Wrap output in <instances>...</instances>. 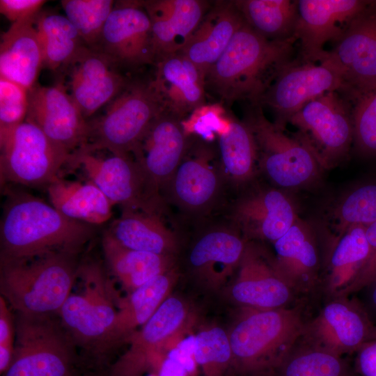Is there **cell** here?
<instances>
[{
  "instance_id": "6da1fadb",
  "label": "cell",
  "mask_w": 376,
  "mask_h": 376,
  "mask_svg": "<svg viewBox=\"0 0 376 376\" xmlns=\"http://www.w3.org/2000/svg\"><path fill=\"white\" fill-rule=\"evenodd\" d=\"M0 222V260L33 258L53 252L79 254L96 226L70 219L26 192L7 189Z\"/></svg>"
},
{
  "instance_id": "7a4b0ae2",
  "label": "cell",
  "mask_w": 376,
  "mask_h": 376,
  "mask_svg": "<svg viewBox=\"0 0 376 376\" xmlns=\"http://www.w3.org/2000/svg\"><path fill=\"white\" fill-rule=\"evenodd\" d=\"M296 36L269 40L244 24L207 72L205 88L231 104L238 100L257 104L279 72L292 61Z\"/></svg>"
},
{
  "instance_id": "3957f363",
  "label": "cell",
  "mask_w": 376,
  "mask_h": 376,
  "mask_svg": "<svg viewBox=\"0 0 376 376\" xmlns=\"http://www.w3.org/2000/svg\"><path fill=\"white\" fill-rule=\"evenodd\" d=\"M78 256L53 252L25 259L0 260V296L13 313L58 314L78 278Z\"/></svg>"
},
{
  "instance_id": "277c9868",
  "label": "cell",
  "mask_w": 376,
  "mask_h": 376,
  "mask_svg": "<svg viewBox=\"0 0 376 376\" xmlns=\"http://www.w3.org/2000/svg\"><path fill=\"white\" fill-rule=\"evenodd\" d=\"M246 309L228 332L235 375L274 376L302 336L305 323L294 309Z\"/></svg>"
},
{
  "instance_id": "5b68a950",
  "label": "cell",
  "mask_w": 376,
  "mask_h": 376,
  "mask_svg": "<svg viewBox=\"0 0 376 376\" xmlns=\"http://www.w3.org/2000/svg\"><path fill=\"white\" fill-rule=\"evenodd\" d=\"M12 362L3 376H81V355L58 314L14 313Z\"/></svg>"
},
{
  "instance_id": "8992f818",
  "label": "cell",
  "mask_w": 376,
  "mask_h": 376,
  "mask_svg": "<svg viewBox=\"0 0 376 376\" xmlns=\"http://www.w3.org/2000/svg\"><path fill=\"white\" fill-rule=\"evenodd\" d=\"M149 81H131L107 105L102 115L89 120L85 144L72 154L108 150L129 156L151 122L164 112Z\"/></svg>"
},
{
  "instance_id": "52a82bcc",
  "label": "cell",
  "mask_w": 376,
  "mask_h": 376,
  "mask_svg": "<svg viewBox=\"0 0 376 376\" xmlns=\"http://www.w3.org/2000/svg\"><path fill=\"white\" fill-rule=\"evenodd\" d=\"M79 276L82 290L70 293L58 315L84 360L97 366L102 345L116 316L118 300L97 262L81 263Z\"/></svg>"
},
{
  "instance_id": "ba28073f",
  "label": "cell",
  "mask_w": 376,
  "mask_h": 376,
  "mask_svg": "<svg viewBox=\"0 0 376 376\" xmlns=\"http://www.w3.org/2000/svg\"><path fill=\"white\" fill-rule=\"evenodd\" d=\"M253 134L258 168L275 186L297 189L315 182L322 169L311 147L299 136L269 121L258 104H251L244 120Z\"/></svg>"
},
{
  "instance_id": "9c48e42d",
  "label": "cell",
  "mask_w": 376,
  "mask_h": 376,
  "mask_svg": "<svg viewBox=\"0 0 376 376\" xmlns=\"http://www.w3.org/2000/svg\"><path fill=\"white\" fill-rule=\"evenodd\" d=\"M70 157L39 127L26 120L0 131L1 184L47 187L59 177L60 170Z\"/></svg>"
},
{
  "instance_id": "30bf717a",
  "label": "cell",
  "mask_w": 376,
  "mask_h": 376,
  "mask_svg": "<svg viewBox=\"0 0 376 376\" xmlns=\"http://www.w3.org/2000/svg\"><path fill=\"white\" fill-rule=\"evenodd\" d=\"M228 185L218 149L212 143L191 137L189 148L162 191L171 203L190 217L199 218L219 204Z\"/></svg>"
},
{
  "instance_id": "8fae6325",
  "label": "cell",
  "mask_w": 376,
  "mask_h": 376,
  "mask_svg": "<svg viewBox=\"0 0 376 376\" xmlns=\"http://www.w3.org/2000/svg\"><path fill=\"white\" fill-rule=\"evenodd\" d=\"M67 165L81 167L113 205L122 210L162 214L165 203L155 191L144 171L131 156L72 154Z\"/></svg>"
},
{
  "instance_id": "7c38bea8",
  "label": "cell",
  "mask_w": 376,
  "mask_h": 376,
  "mask_svg": "<svg viewBox=\"0 0 376 376\" xmlns=\"http://www.w3.org/2000/svg\"><path fill=\"white\" fill-rule=\"evenodd\" d=\"M288 122L311 147L322 168L344 159L354 143L351 107L334 92L323 94L306 104Z\"/></svg>"
},
{
  "instance_id": "4fadbf2b",
  "label": "cell",
  "mask_w": 376,
  "mask_h": 376,
  "mask_svg": "<svg viewBox=\"0 0 376 376\" xmlns=\"http://www.w3.org/2000/svg\"><path fill=\"white\" fill-rule=\"evenodd\" d=\"M188 304L181 298L168 297L150 318L127 340L128 350L111 367L110 376H141L157 373L169 343L183 332L190 321Z\"/></svg>"
},
{
  "instance_id": "5bb4252c",
  "label": "cell",
  "mask_w": 376,
  "mask_h": 376,
  "mask_svg": "<svg viewBox=\"0 0 376 376\" xmlns=\"http://www.w3.org/2000/svg\"><path fill=\"white\" fill-rule=\"evenodd\" d=\"M340 74L329 63L292 61L276 75L257 104L269 108L274 123L285 127L289 118L312 100L329 92H343Z\"/></svg>"
},
{
  "instance_id": "9a60e30c",
  "label": "cell",
  "mask_w": 376,
  "mask_h": 376,
  "mask_svg": "<svg viewBox=\"0 0 376 376\" xmlns=\"http://www.w3.org/2000/svg\"><path fill=\"white\" fill-rule=\"evenodd\" d=\"M376 6V1L297 0L295 36L300 42L302 61L320 62L324 45L336 41L356 19Z\"/></svg>"
},
{
  "instance_id": "2e32d148",
  "label": "cell",
  "mask_w": 376,
  "mask_h": 376,
  "mask_svg": "<svg viewBox=\"0 0 376 376\" xmlns=\"http://www.w3.org/2000/svg\"><path fill=\"white\" fill-rule=\"evenodd\" d=\"M94 50L107 55L120 68L155 63L150 20L141 1H115Z\"/></svg>"
},
{
  "instance_id": "e0dca14e",
  "label": "cell",
  "mask_w": 376,
  "mask_h": 376,
  "mask_svg": "<svg viewBox=\"0 0 376 376\" xmlns=\"http://www.w3.org/2000/svg\"><path fill=\"white\" fill-rule=\"evenodd\" d=\"M25 120L71 155L87 139L88 123L61 83L52 86L36 84L28 91Z\"/></svg>"
},
{
  "instance_id": "ac0fdd59",
  "label": "cell",
  "mask_w": 376,
  "mask_h": 376,
  "mask_svg": "<svg viewBox=\"0 0 376 376\" xmlns=\"http://www.w3.org/2000/svg\"><path fill=\"white\" fill-rule=\"evenodd\" d=\"M311 322L302 337L308 345L341 357L357 352L374 327L367 313L346 296L333 297Z\"/></svg>"
},
{
  "instance_id": "d6986e66",
  "label": "cell",
  "mask_w": 376,
  "mask_h": 376,
  "mask_svg": "<svg viewBox=\"0 0 376 376\" xmlns=\"http://www.w3.org/2000/svg\"><path fill=\"white\" fill-rule=\"evenodd\" d=\"M203 228L190 246L187 265L198 283L217 289L238 269L247 240L230 224Z\"/></svg>"
},
{
  "instance_id": "ffe728a7",
  "label": "cell",
  "mask_w": 376,
  "mask_h": 376,
  "mask_svg": "<svg viewBox=\"0 0 376 376\" xmlns=\"http://www.w3.org/2000/svg\"><path fill=\"white\" fill-rule=\"evenodd\" d=\"M230 224L246 239L275 242L298 219L295 205L281 189L258 187L241 195L230 211Z\"/></svg>"
},
{
  "instance_id": "44dd1931",
  "label": "cell",
  "mask_w": 376,
  "mask_h": 376,
  "mask_svg": "<svg viewBox=\"0 0 376 376\" xmlns=\"http://www.w3.org/2000/svg\"><path fill=\"white\" fill-rule=\"evenodd\" d=\"M190 141L191 137L183 131L181 120L164 111L151 122L131 152L130 155L142 168L161 197Z\"/></svg>"
},
{
  "instance_id": "7402d4cb",
  "label": "cell",
  "mask_w": 376,
  "mask_h": 376,
  "mask_svg": "<svg viewBox=\"0 0 376 376\" xmlns=\"http://www.w3.org/2000/svg\"><path fill=\"white\" fill-rule=\"evenodd\" d=\"M230 289L232 299L246 308L271 310L285 308L293 290L278 271L273 256L247 242Z\"/></svg>"
},
{
  "instance_id": "603a6c76",
  "label": "cell",
  "mask_w": 376,
  "mask_h": 376,
  "mask_svg": "<svg viewBox=\"0 0 376 376\" xmlns=\"http://www.w3.org/2000/svg\"><path fill=\"white\" fill-rule=\"evenodd\" d=\"M103 53L84 47L66 67L70 94L86 119L111 102L130 81Z\"/></svg>"
},
{
  "instance_id": "cb8c5ba5",
  "label": "cell",
  "mask_w": 376,
  "mask_h": 376,
  "mask_svg": "<svg viewBox=\"0 0 376 376\" xmlns=\"http://www.w3.org/2000/svg\"><path fill=\"white\" fill-rule=\"evenodd\" d=\"M150 84L164 112L180 120L205 104V76L182 52L156 60Z\"/></svg>"
},
{
  "instance_id": "d4e9b609",
  "label": "cell",
  "mask_w": 376,
  "mask_h": 376,
  "mask_svg": "<svg viewBox=\"0 0 376 376\" xmlns=\"http://www.w3.org/2000/svg\"><path fill=\"white\" fill-rule=\"evenodd\" d=\"M368 13L352 22L321 59L340 74L343 93L376 81V25Z\"/></svg>"
},
{
  "instance_id": "484cf974",
  "label": "cell",
  "mask_w": 376,
  "mask_h": 376,
  "mask_svg": "<svg viewBox=\"0 0 376 376\" xmlns=\"http://www.w3.org/2000/svg\"><path fill=\"white\" fill-rule=\"evenodd\" d=\"M178 278L175 267L118 300L116 316L102 345L98 366L104 365L109 354L150 318L170 296Z\"/></svg>"
},
{
  "instance_id": "4316f807",
  "label": "cell",
  "mask_w": 376,
  "mask_h": 376,
  "mask_svg": "<svg viewBox=\"0 0 376 376\" xmlns=\"http://www.w3.org/2000/svg\"><path fill=\"white\" fill-rule=\"evenodd\" d=\"M141 3L150 20L156 60L180 52L207 11L206 3L199 0H148Z\"/></svg>"
},
{
  "instance_id": "83f0119b",
  "label": "cell",
  "mask_w": 376,
  "mask_h": 376,
  "mask_svg": "<svg viewBox=\"0 0 376 376\" xmlns=\"http://www.w3.org/2000/svg\"><path fill=\"white\" fill-rule=\"evenodd\" d=\"M275 265L293 290L308 292L318 283L320 255L315 234L299 217L290 229L273 242Z\"/></svg>"
},
{
  "instance_id": "f1b7e54d",
  "label": "cell",
  "mask_w": 376,
  "mask_h": 376,
  "mask_svg": "<svg viewBox=\"0 0 376 376\" xmlns=\"http://www.w3.org/2000/svg\"><path fill=\"white\" fill-rule=\"evenodd\" d=\"M244 20L234 1H219L206 12L180 51L205 76L227 48Z\"/></svg>"
},
{
  "instance_id": "f546056e",
  "label": "cell",
  "mask_w": 376,
  "mask_h": 376,
  "mask_svg": "<svg viewBox=\"0 0 376 376\" xmlns=\"http://www.w3.org/2000/svg\"><path fill=\"white\" fill-rule=\"evenodd\" d=\"M36 17L12 23L1 36L0 77L27 91L36 84L40 70L43 67L42 50L35 26Z\"/></svg>"
},
{
  "instance_id": "4dcf8cb0",
  "label": "cell",
  "mask_w": 376,
  "mask_h": 376,
  "mask_svg": "<svg viewBox=\"0 0 376 376\" xmlns=\"http://www.w3.org/2000/svg\"><path fill=\"white\" fill-rule=\"evenodd\" d=\"M107 231L122 246L133 250L176 257L180 249L178 235L159 214L123 210Z\"/></svg>"
},
{
  "instance_id": "1f68e13d",
  "label": "cell",
  "mask_w": 376,
  "mask_h": 376,
  "mask_svg": "<svg viewBox=\"0 0 376 376\" xmlns=\"http://www.w3.org/2000/svg\"><path fill=\"white\" fill-rule=\"evenodd\" d=\"M102 247L108 268L127 294L175 267L176 257L126 248L107 230L102 235Z\"/></svg>"
},
{
  "instance_id": "d6a6232c",
  "label": "cell",
  "mask_w": 376,
  "mask_h": 376,
  "mask_svg": "<svg viewBox=\"0 0 376 376\" xmlns=\"http://www.w3.org/2000/svg\"><path fill=\"white\" fill-rule=\"evenodd\" d=\"M51 205L65 217L94 226L112 216L113 204L91 180H67L60 176L47 187Z\"/></svg>"
},
{
  "instance_id": "836d02e7",
  "label": "cell",
  "mask_w": 376,
  "mask_h": 376,
  "mask_svg": "<svg viewBox=\"0 0 376 376\" xmlns=\"http://www.w3.org/2000/svg\"><path fill=\"white\" fill-rule=\"evenodd\" d=\"M370 253L365 226H351L338 234L327 264L325 285L328 294L332 297L345 296L366 265Z\"/></svg>"
},
{
  "instance_id": "e575fe53",
  "label": "cell",
  "mask_w": 376,
  "mask_h": 376,
  "mask_svg": "<svg viewBox=\"0 0 376 376\" xmlns=\"http://www.w3.org/2000/svg\"><path fill=\"white\" fill-rule=\"evenodd\" d=\"M218 151L228 185L239 187L254 178L258 171L256 144L244 120L231 116L229 127L218 138Z\"/></svg>"
},
{
  "instance_id": "d590c367",
  "label": "cell",
  "mask_w": 376,
  "mask_h": 376,
  "mask_svg": "<svg viewBox=\"0 0 376 376\" xmlns=\"http://www.w3.org/2000/svg\"><path fill=\"white\" fill-rule=\"evenodd\" d=\"M244 22L257 33L269 40L283 41L295 36L297 1H234Z\"/></svg>"
},
{
  "instance_id": "8d00e7d4",
  "label": "cell",
  "mask_w": 376,
  "mask_h": 376,
  "mask_svg": "<svg viewBox=\"0 0 376 376\" xmlns=\"http://www.w3.org/2000/svg\"><path fill=\"white\" fill-rule=\"evenodd\" d=\"M35 26L42 50L43 67L51 70L66 68L86 46L65 16L40 12Z\"/></svg>"
},
{
  "instance_id": "74e56055",
  "label": "cell",
  "mask_w": 376,
  "mask_h": 376,
  "mask_svg": "<svg viewBox=\"0 0 376 376\" xmlns=\"http://www.w3.org/2000/svg\"><path fill=\"white\" fill-rule=\"evenodd\" d=\"M194 358L202 376L235 374L228 333L219 327L205 328L195 335Z\"/></svg>"
},
{
  "instance_id": "f35d334b",
  "label": "cell",
  "mask_w": 376,
  "mask_h": 376,
  "mask_svg": "<svg viewBox=\"0 0 376 376\" xmlns=\"http://www.w3.org/2000/svg\"><path fill=\"white\" fill-rule=\"evenodd\" d=\"M345 94L352 116L354 143L367 157H376V81Z\"/></svg>"
},
{
  "instance_id": "ab89813d",
  "label": "cell",
  "mask_w": 376,
  "mask_h": 376,
  "mask_svg": "<svg viewBox=\"0 0 376 376\" xmlns=\"http://www.w3.org/2000/svg\"><path fill=\"white\" fill-rule=\"evenodd\" d=\"M112 0H63L65 17L79 32L86 45L96 49L105 23L113 8Z\"/></svg>"
},
{
  "instance_id": "60d3db41",
  "label": "cell",
  "mask_w": 376,
  "mask_h": 376,
  "mask_svg": "<svg viewBox=\"0 0 376 376\" xmlns=\"http://www.w3.org/2000/svg\"><path fill=\"white\" fill-rule=\"evenodd\" d=\"M277 373L280 376H350L341 357L308 345L292 350Z\"/></svg>"
},
{
  "instance_id": "b9f144b4",
  "label": "cell",
  "mask_w": 376,
  "mask_h": 376,
  "mask_svg": "<svg viewBox=\"0 0 376 376\" xmlns=\"http://www.w3.org/2000/svg\"><path fill=\"white\" fill-rule=\"evenodd\" d=\"M332 217L338 234L354 226H368L376 221V183L361 185L336 205Z\"/></svg>"
},
{
  "instance_id": "7bdbcfd3",
  "label": "cell",
  "mask_w": 376,
  "mask_h": 376,
  "mask_svg": "<svg viewBox=\"0 0 376 376\" xmlns=\"http://www.w3.org/2000/svg\"><path fill=\"white\" fill-rule=\"evenodd\" d=\"M230 118L220 104H203L181 120V125L187 137L214 143L228 130Z\"/></svg>"
},
{
  "instance_id": "ee69618b",
  "label": "cell",
  "mask_w": 376,
  "mask_h": 376,
  "mask_svg": "<svg viewBox=\"0 0 376 376\" xmlns=\"http://www.w3.org/2000/svg\"><path fill=\"white\" fill-rule=\"evenodd\" d=\"M28 91L0 77V131L13 128L25 121Z\"/></svg>"
},
{
  "instance_id": "f6af8a7d",
  "label": "cell",
  "mask_w": 376,
  "mask_h": 376,
  "mask_svg": "<svg viewBox=\"0 0 376 376\" xmlns=\"http://www.w3.org/2000/svg\"><path fill=\"white\" fill-rule=\"evenodd\" d=\"M15 340V315L5 299L0 296V374L9 368Z\"/></svg>"
},
{
  "instance_id": "bcb514c9",
  "label": "cell",
  "mask_w": 376,
  "mask_h": 376,
  "mask_svg": "<svg viewBox=\"0 0 376 376\" xmlns=\"http://www.w3.org/2000/svg\"><path fill=\"white\" fill-rule=\"evenodd\" d=\"M366 235L370 248V256L345 296L369 286L376 279V221L366 227Z\"/></svg>"
},
{
  "instance_id": "7dc6e473",
  "label": "cell",
  "mask_w": 376,
  "mask_h": 376,
  "mask_svg": "<svg viewBox=\"0 0 376 376\" xmlns=\"http://www.w3.org/2000/svg\"><path fill=\"white\" fill-rule=\"evenodd\" d=\"M45 3L43 0H1L0 12L14 23L36 17Z\"/></svg>"
},
{
  "instance_id": "c3c4849f",
  "label": "cell",
  "mask_w": 376,
  "mask_h": 376,
  "mask_svg": "<svg viewBox=\"0 0 376 376\" xmlns=\"http://www.w3.org/2000/svg\"><path fill=\"white\" fill-rule=\"evenodd\" d=\"M195 335H189L173 346L166 356L182 365L191 376H198L199 369L194 358Z\"/></svg>"
},
{
  "instance_id": "681fc988",
  "label": "cell",
  "mask_w": 376,
  "mask_h": 376,
  "mask_svg": "<svg viewBox=\"0 0 376 376\" xmlns=\"http://www.w3.org/2000/svg\"><path fill=\"white\" fill-rule=\"evenodd\" d=\"M357 364L361 375H376V338L366 342L359 348Z\"/></svg>"
},
{
  "instance_id": "f907efd6",
  "label": "cell",
  "mask_w": 376,
  "mask_h": 376,
  "mask_svg": "<svg viewBox=\"0 0 376 376\" xmlns=\"http://www.w3.org/2000/svg\"><path fill=\"white\" fill-rule=\"evenodd\" d=\"M157 374L159 376H191L182 365L166 355L159 366Z\"/></svg>"
},
{
  "instance_id": "816d5d0a",
  "label": "cell",
  "mask_w": 376,
  "mask_h": 376,
  "mask_svg": "<svg viewBox=\"0 0 376 376\" xmlns=\"http://www.w3.org/2000/svg\"><path fill=\"white\" fill-rule=\"evenodd\" d=\"M369 286L371 288L370 300L376 309V279Z\"/></svg>"
},
{
  "instance_id": "f5cc1de1",
  "label": "cell",
  "mask_w": 376,
  "mask_h": 376,
  "mask_svg": "<svg viewBox=\"0 0 376 376\" xmlns=\"http://www.w3.org/2000/svg\"><path fill=\"white\" fill-rule=\"evenodd\" d=\"M368 16L376 25V6L369 11Z\"/></svg>"
},
{
  "instance_id": "db71d44e",
  "label": "cell",
  "mask_w": 376,
  "mask_h": 376,
  "mask_svg": "<svg viewBox=\"0 0 376 376\" xmlns=\"http://www.w3.org/2000/svg\"><path fill=\"white\" fill-rule=\"evenodd\" d=\"M81 376H109V375L104 374V373H99L97 372L96 373H90L86 374H82Z\"/></svg>"
},
{
  "instance_id": "11a10c76",
  "label": "cell",
  "mask_w": 376,
  "mask_h": 376,
  "mask_svg": "<svg viewBox=\"0 0 376 376\" xmlns=\"http://www.w3.org/2000/svg\"><path fill=\"white\" fill-rule=\"evenodd\" d=\"M375 338H376V326L375 325H374V327H373V330L371 331V334L370 335L368 340H373V339H375Z\"/></svg>"
},
{
  "instance_id": "9f6ffc18",
  "label": "cell",
  "mask_w": 376,
  "mask_h": 376,
  "mask_svg": "<svg viewBox=\"0 0 376 376\" xmlns=\"http://www.w3.org/2000/svg\"><path fill=\"white\" fill-rule=\"evenodd\" d=\"M146 376H159L158 374L155 372H150V373Z\"/></svg>"
},
{
  "instance_id": "6f0895ef",
  "label": "cell",
  "mask_w": 376,
  "mask_h": 376,
  "mask_svg": "<svg viewBox=\"0 0 376 376\" xmlns=\"http://www.w3.org/2000/svg\"><path fill=\"white\" fill-rule=\"evenodd\" d=\"M375 376H376V375H375Z\"/></svg>"
}]
</instances>
